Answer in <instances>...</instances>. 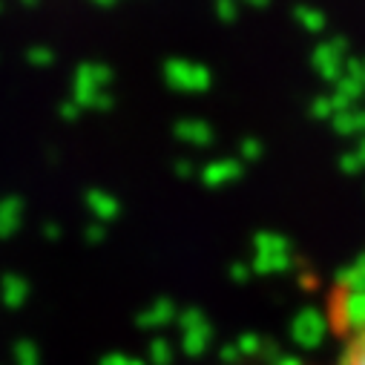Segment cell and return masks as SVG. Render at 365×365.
I'll use <instances>...</instances> for the list:
<instances>
[{
    "mask_svg": "<svg viewBox=\"0 0 365 365\" xmlns=\"http://www.w3.org/2000/svg\"><path fill=\"white\" fill-rule=\"evenodd\" d=\"M339 365H365V325L348 339V345L339 356Z\"/></svg>",
    "mask_w": 365,
    "mask_h": 365,
    "instance_id": "6da1fadb",
    "label": "cell"
}]
</instances>
